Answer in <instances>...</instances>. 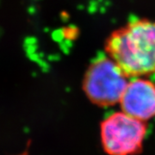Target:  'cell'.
I'll list each match as a JSON object with an SVG mask.
<instances>
[{"label":"cell","mask_w":155,"mask_h":155,"mask_svg":"<svg viewBox=\"0 0 155 155\" xmlns=\"http://www.w3.org/2000/svg\"><path fill=\"white\" fill-rule=\"evenodd\" d=\"M98 5H89L88 7V12L90 14H94L97 11H98L99 8H97Z\"/></svg>","instance_id":"obj_7"},{"label":"cell","mask_w":155,"mask_h":155,"mask_svg":"<svg viewBox=\"0 0 155 155\" xmlns=\"http://www.w3.org/2000/svg\"><path fill=\"white\" fill-rule=\"evenodd\" d=\"M97 1H98V3H104V0H97Z\"/></svg>","instance_id":"obj_13"},{"label":"cell","mask_w":155,"mask_h":155,"mask_svg":"<svg viewBox=\"0 0 155 155\" xmlns=\"http://www.w3.org/2000/svg\"><path fill=\"white\" fill-rule=\"evenodd\" d=\"M98 11H99V12L101 13V14H104V13L106 12V7L104 5L100 6L99 9H98Z\"/></svg>","instance_id":"obj_10"},{"label":"cell","mask_w":155,"mask_h":155,"mask_svg":"<svg viewBox=\"0 0 155 155\" xmlns=\"http://www.w3.org/2000/svg\"><path fill=\"white\" fill-rule=\"evenodd\" d=\"M128 78L115 61L103 53L91 61L84 76L83 90L88 99L101 107L120 103Z\"/></svg>","instance_id":"obj_2"},{"label":"cell","mask_w":155,"mask_h":155,"mask_svg":"<svg viewBox=\"0 0 155 155\" xmlns=\"http://www.w3.org/2000/svg\"><path fill=\"white\" fill-rule=\"evenodd\" d=\"M122 112L141 122L155 116V84L141 78L129 81L120 101Z\"/></svg>","instance_id":"obj_4"},{"label":"cell","mask_w":155,"mask_h":155,"mask_svg":"<svg viewBox=\"0 0 155 155\" xmlns=\"http://www.w3.org/2000/svg\"><path fill=\"white\" fill-rule=\"evenodd\" d=\"M28 12L29 13V14L33 15V14H35V8L34 6H30V7H28Z\"/></svg>","instance_id":"obj_9"},{"label":"cell","mask_w":155,"mask_h":155,"mask_svg":"<svg viewBox=\"0 0 155 155\" xmlns=\"http://www.w3.org/2000/svg\"><path fill=\"white\" fill-rule=\"evenodd\" d=\"M101 142L109 155H135L142 150L147 124L124 112H116L101 123Z\"/></svg>","instance_id":"obj_3"},{"label":"cell","mask_w":155,"mask_h":155,"mask_svg":"<svg viewBox=\"0 0 155 155\" xmlns=\"http://www.w3.org/2000/svg\"><path fill=\"white\" fill-rule=\"evenodd\" d=\"M104 6H105V7H108V6H110L111 5V2L110 0H104Z\"/></svg>","instance_id":"obj_11"},{"label":"cell","mask_w":155,"mask_h":155,"mask_svg":"<svg viewBox=\"0 0 155 155\" xmlns=\"http://www.w3.org/2000/svg\"><path fill=\"white\" fill-rule=\"evenodd\" d=\"M52 36L54 40H57V41L63 39L64 36H66L65 35V28H60V29H57L55 31H54L52 34Z\"/></svg>","instance_id":"obj_5"},{"label":"cell","mask_w":155,"mask_h":155,"mask_svg":"<svg viewBox=\"0 0 155 155\" xmlns=\"http://www.w3.org/2000/svg\"><path fill=\"white\" fill-rule=\"evenodd\" d=\"M61 20L65 22L68 21V16H67V13H65V12H62V14H61Z\"/></svg>","instance_id":"obj_8"},{"label":"cell","mask_w":155,"mask_h":155,"mask_svg":"<svg viewBox=\"0 0 155 155\" xmlns=\"http://www.w3.org/2000/svg\"><path fill=\"white\" fill-rule=\"evenodd\" d=\"M139 21H140V18L137 16H135L134 14L129 15V17H128V23H134V22H137Z\"/></svg>","instance_id":"obj_6"},{"label":"cell","mask_w":155,"mask_h":155,"mask_svg":"<svg viewBox=\"0 0 155 155\" xmlns=\"http://www.w3.org/2000/svg\"><path fill=\"white\" fill-rule=\"evenodd\" d=\"M108 56L127 78L155 73V22L140 20L127 23L111 34L106 41Z\"/></svg>","instance_id":"obj_1"},{"label":"cell","mask_w":155,"mask_h":155,"mask_svg":"<svg viewBox=\"0 0 155 155\" xmlns=\"http://www.w3.org/2000/svg\"><path fill=\"white\" fill-rule=\"evenodd\" d=\"M77 8H78V10H83L84 7L83 5H78Z\"/></svg>","instance_id":"obj_12"}]
</instances>
